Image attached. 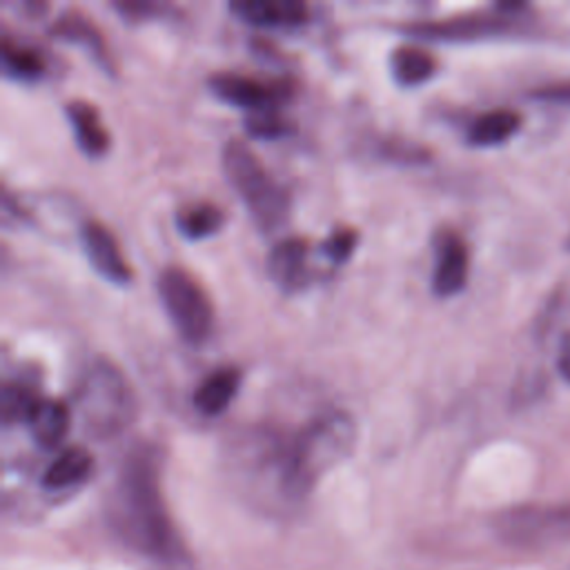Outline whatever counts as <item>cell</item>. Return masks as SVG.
<instances>
[{
  "label": "cell",
  "instance_id": "cell-18",
  "mask_svg": "<svg viewBox=\"0 0 570 570\" xmlns=\"http://www.w3.org/2000/svg\"><path fill=\"white\" fill-rule=\"evenodd\" d=\"M390 69L399 85L414 87L434 76L436 60L419 45H399L390 53Z\"/></svg>",
  "mask_w": 570,
  "mask_h": 570
},
{
  "label": "cell",
  "instance_id": "cell-23",
  "mask_svg": "<svg viewBox=\"0 0 570 570\" xmlns=\"http://www.w3.org/2000/svg\"><path fill=\"white\" fill-rule=\"evenodd\" d=\"M245 129L254 138H278L287 131V120L276 111V107H263L245 116Z\"/></svg>",
  "mask_w": 570,
  "mask_h": 570
},
{
  "label": "cell",
  "instance_id": "cell-19",
  "mask_svg": "<svg viewBox=\"0 0 570 570\" xmlns=\"http://www.w3.org/2000/svg\"><path fill=\"white\" fill-rule=\"evenodd\" d=\"M521 125V116L512 109H490L476 116L468 129L472 145H499L508 140Z\"/></svg>",
  "mask_w": 570,
  "mask_h": 570
},
{
  "label": "cell",
  "instance_id": "cell-17",
  "mask_svg": "<svg viewBox=\"0 0 570 570\" xmlns=\"http://www.w3.org/2000/svg\"><path fill=\"white\" fill-rule=\"evenodd\" d=\"M91 470V454L80 445H69L56 454V459L42 472V485L47 490H62L82 481Z\"/></svg>",
  "mask_w": 570,
  "mask_h": 570
},
{
  "label": "cell",
  "instance_id": "cell-8",
  "mask_svg": "<svg viewBox=\"0 0 570 570\" xmlns=\"http://www.w3.org/2000/svg\"><path fill=\"white\" fill-rule=\"evenodd\" d=\"M80 243L85 256L102 278L116 285H125L131 281V269L122 258L114 234L100 220L89 218L80 225Z\"/></svg>",
  "mask_w": 570,
  "mask_h": 570
},
{
  "label": "cell",
  "instance_id": "cell-21",
  "mask_svg": "<svg viewBox=\"0 0 570 570\" xmlns=\"http://www.w3.org/2000/svg\"><path fill=\"white\" fill-rule=\"evenodd\" d=\"M223 225V212L209 200H198L176 212V227L185 238H205Z\"/></svg>",
  "mask_w": 570,
  "mask_h": 570
},
{
  "label": "cell",
  "instance_id": "cell-22",
  "mask_svg": "<svg viewBox=\"0 0 570 570\" xmlns=\"http://www.w3.org/2000/svg\"><path fill=\"white\" fill-rule=\"evenodd\" d=\"M38 399L18 381H7L0 390V419L4 425L16 421H29Z\"/></svg>",
  "mask_w": 570,
  "mask_h": 570
},
{
  "label": "cell",
  "instance_id": "cell-6",
  "mask_svg": "<svg viewBox=\"0 0 570 570\" xmlns=\"http://www.w3.org/2000/svg\"><path fill=\"white\" fill-rule=\"evenodd\" d=\"M499 530L508 541L521 546H543L570 539V505H537L505 512Z\"/></svg>",
  "mask_w": 570,
  "mask_h": 570
},
{
  "label": "cell",
  "instance_id": "cell-27",
  "mask_svg": "<svg viewBox=\"0 0 570 570\" xmlns=\"http://www.w3.org/2000/svg\"><path fill=\"white\" fill-rule=\"evenodd\" d=\"M557 365H559V372L561 376L570 383V332L561 338V345H559V356H557Z\"/></svg>",
  "mask_w": 570,
  "mask_h": 570
},
{
  "label": "cell",
  "instance_id": "cell-14",
  "mask_svg": "<svg viewBox=\"0 0 570 570\" xmlns=\"http://www.w3.org/2000/svg\"><path fill=\"white\" fill-rule=\"evenodd\" d=\"M240 385V370L236 365H220L212 370L194 390V407L200 414L214 416L220 414L232 399L236 396V390Z\"/></svg>",
  "mask_w": 570,
  "mask_h": 570
},
{
  "label": "cell",
  "instance_id": "cell-20",
  "mask_svg": "<svg viewBox=\"0 0 570 570\" xmlns=\"http://www.w3.org/2000/svg\"><path fill=\"white\" fill-rule=\"evenodd\" d=\"M0 58H2V69L9 78H16V80H36L42 76L45 71V60L42 56L27 47V45H20L16 40H11L9 36L2 38V45H0Z\"/></svg>",
  "mask_w": 570,
  "mask_h": 570
},
{
  "label": "cell",
  "instance_id": "cell-25",
  "mask_svg": "<svg viewBox=\"0 0 570 570\" xmlns=\"http://www.w3.org/2000/svg\"><path fill=\"white\" fill-rule=\"evenodd\" d=\"M114 9H116V11H120V13H122V16H127V18H142V16H149V13L160 11L163 7H160V4H156V2H149V0H145V2L118 0V2H114Z\"/></svg>",
  "mask_w": 570,
  "mask_h": 570
},
{
  "label": "cell",
  "instance_id": "cell-3",
  "mask_svg": "<svg viewBox=\"0 0 570 570\" xmlns=\"http://www.w3.org/2000/svg\"><path fill=\"white\" fill-rule=\"evenodd\" d=\"M76 401L85 430L100 439L122 432L136 416V396L127 376L102 356L85 367Z\"/></svg>",
  "mask_w": 570,
  "mask_h": 570
},
{
  "label": "cell",
  "instance_id": "cell-2",
  "mask_svg": "<svg viewBox=\"0 0 570 570\" xmlns=\"http://www.w3.org/2000/svg\"><path fill=\"white\" fill-rule=\"evenodd\" d=\"M107 514L111 528L134 550L154 559H169L178 552L151 448L136 445L122 459L109 492Z\"/></svg>",
  "mask_w": 570,
  "mask_h": 570
},
{
  "label": "cell",
  "instance_id": "cell-24",
  "mask_svg": "<svg viewBox=\"0 0 570 570\" xmlns=\"http://www.w3.org/2000/svg\"><path fill=\"white\" fill-rule=\"evenodd\" d=\"M358 240V234L352 227H336L332 229V234L323 240L321 252L332 261V263H343L352 256L354 245Z\"/></svg>",
  "mask_w": 570,
  "mask_h": 570
},
{
  "label": "cell",
  "instance_id": "cell-15",
  "mask_svg": "<svg viewBox=\"0 0 570 570\" xmlns=\"http://www.w3.org/2000/svg\"><path fill=\"white\" fill-rule=\"evenodd\" d=\"M65 114L69 118L73 138L78 142V147L82 149V154L94 156V158L102 156L109 147V134L102 127L96 107L87 100L73 98V100L65 102Z\"/></svg>",
  "mask_w": 570,
  "mask_h": 570
},
{
  "label": "cell",
  "instance_id": "cell-11",
  "mask_svg": "<svg viewBox=\"0 0 570 570\" xmlns=\"http://www.w3.org/2000/svg\"><path fill=\"white\" fill-rule=\"evenodd\" d=\"M49 33L53 38H62L69 42L80 45L91 58L94 62L105 71V73H114V62L111 56L107 51V45L102 40L100 29L78 9H65L51 24H49Z\"/></svg>",
  "mask_w": 570,
  "mask_h": 570
},
{
  "label": "cell",
  "instance_id": "cell-9",
  "mask_svg": "<svg viewBox=\"0 0 570 570\" xmlns=\"http://www.w3.org/2000/svg\"><path fill=\"white\" fill-rule=\"evenodd\" d=\"M434 272H432V292L436 296H454L463 289L468 278V247L463 238L450 229L439 232L434 240Z\"/></svg>",
  "mask_w": 570,
  "mask_h": 570
},
{
  "label": "cell",
  "instance_id": "cell-12",
  "mask_svg": "<svg viewBox=\"0 0 570 570\" xmlns=\"http://www.w3.org/2000/svg\"><path fill=\"white\" fill-rule=\"evenodd\" d=\"M229 9L258 27H294L307 20V4L298 0H234Z\"/></svg>",
  "mask_w": 570,
  "mask_h": 570
},
{
  "label": "cell",
  "instance_id": "cell-4",
  "mask_svg": "<svg viewBox=\"0 0 570 570\" xmlns=\"http://www.w3.org/2000/svg\"><path fill=\"white\" fill-rule=\"evenodd\" d=\"M220 165L229 185L263 232L276 229L287 218L289 200L283 185L269 176L249 145L240 138H227L220 149Z\"/></svg>",
  "mask_w": 570,
  "mask_h": 570
},
{
  "label": "cell",
  "instance_id": "cell-1",
  "mask_svg": "<svg viewBox=\"0 0 570 570\" xmlns=\"http://www.w3.org/2000/svg\"><path fill=\"white\" fill-rule=\"evenodd\" d=\"M356 439V425L345 410L314 414L292 434H261L247 456L269 479V488L283 501H301L330 472Z\"/></svg>",
  "mask_w": 570,
  "mask_h": 570
},
{
  "label": "cell",
  "instance_id": "cell-5",
  "mask_svg": "<svg viewBox=\"0 0 570 570\" xmlns=\"http://www.w3.org/2000/svg\"><path fill=\"white\" fill-rule=\"evenodd\" d=\"M156 292L176 332L189 343L205 341L214 309L203 285L183 265H165L156 276Z\"/></svg>",
  "mask_w": 570,
  "mask_h": 570
},
{
  "label": "cell",
  "instance_id": "cell-13",
  "mask_svg": "<svg viewBox=\"0 0 570 570\" xmlns=\"http://www.w3.org/2000/svg\"><path fill=\"white\" fill-rule=\"evenodd\" d=\"M305 256H307V243L303 238L298 236L281 238L278 243L272 245L265 261L269 278L283 289H294L303 285Z\"/></svg>",
  "mask_w": 570,
  "mask_h": 570
},
{
  "label": "cell",
  "instance_id": "cell-16",
  "mask_svg": "<svg viewBox=\"0 0 570 570\" xmlns=\"http://www.w3.org/2000/svg\"><path fill=\"white\" fill-rule=\"evenodd\" d=\"M31 436L42 448L58 445L69 428V407L62 399H38L29 416Z\"/></svg>",
  "mask_w": 570,
  "mask_h": 570
},
{
  "label": "cell",
  "instance_id": "cell-26",
  "mask_svg": "<svg viewBox=\"0 0 570 570\" xmlns=\"http://www.w3.org/2000/svg\"><path fill=\"white\" fill-rule=\"evenodd\" d=\"M534 96L541 100H548V102L570 105V82H557V85L541 87L539 91H534Z\"/></svg>",
  "mask_w": 570,
  "mask_h": 570
},
{
  "label": "cell",
  "instance_id": "cell-10",
  "mask_svg": "<svg viewBox=\"0 0 570 570\" xmlns=\"http://www.w3.org/2000/svg\"><path fill=\"white\" fill-rule=\"evenodd\" d=\"M505 27H508L505 20L497 16H456L445 20H423V22L403 24L407 33L419 38H432V40L483 38L490 33H499Z\"/></svg>",
  "mask_w": 570,
  "mask_h": 570
},
{
  "label": "cell",
  "instance_id": "cell-7",
  "mask_svg": "<svg viewBox=\"0 0 570 570\" xmlns=\"http://www.w3.org/2000/svg\"><path fill=\"white\" fill-rule=\"evenodd\" d=\"M207 85L220 100L247 111L274 107L281 98L287 96L285 82H263L234 71H216L207 78Z\"/></svg>",
  "mask_w": 570,
  "mask_h": 570
}]
</instances>
